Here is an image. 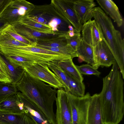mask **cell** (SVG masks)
Instances as JSON below:
<instances>
[{
    "mask_svg": "<svg viewBox=\"0 0 124 124\" xmlns=\"http://www.w3.org/2000/svg\"><path fill=\"white\" fill-rule=\"evenodd\" d=\"M96 5L93 0H73V9L82 24L93 17Z\"/></svg>",
    "mask_w": 124,
    "mask_h": 124,
    "instance_id": "obj_12",
    "label": "cell"
},
{
    "mask_svg": "<svg viewBox=\"0 0 124 124\" xmlns=\"http://www.w3.org/2000/svg\"><path fill=\"white\" fill-rule=\"evenodd\" d=\"M94 61L97 69L100 66L108 67L115 61L114 55L104 39L93 47Z\"/></svg>",
    "mask_w": 124,
    "mask_h": 124,
    "instance_id": "obj_9",
    "label": "cell"
},
{
    "mask_svg": "<svg viewBox=\"0 0 124 124\" xmlns=\"http://www.w3.org/2000/svg\"><path fill=\"white\" fill-rule=\"evenodd\" d=\"M115 61L109 73L103 79L102 90L99 94L104 124H119L124 114V83Z\"/></svg>",
    "mask_w": 124,
    "mask_h": 124,
    "instance_id": "obj_1",
    "label": "cell"
},
{
    "mask_svg": "<svg viewBox=\"0 0 124 124\" xmlns=\"http://www.w3.org/2000/svg\"><path fill=\"white\" fill-rule=\"evenodd\" d=\"M17 90L16 85L0 82V103L10 96L16 93Z\"/></svg>",
    "mask_w": 124,
    "mask_h": 124,
    "instance_id": "obj_29",
    "label": "cell"
},
{
    "mask_svg": "<svg viewBox=\"0 0 124 124\" xmlns=\"http://www.w3.org/2000/svg\"><path fill=\"white\" fill-rule=\"evenodd\" d=\"M56 99V124H72L71 112L66 92L63 88L57 91Z\"/></svg>",
    "mask_w": 124,
    "mask_h": 124,
    "instance_id": "obj_8",
    "label": "cell"
},
{
    "mask_svg": "<svg viewBox=\"0 0 124 124\" xmlns=\"http://www.w3.org/2000/svg\"><path fill=\"white\" fill-rule=\"evenodd\" d=\"M24 68L31 76L47 83L54 88H64L61 80L50 70L47 64L34 62Z\"/></svg>",
    "mask_w": 124,
    "mask_h": 124,
    "instance_id": "obj_7",
    "label": "cell"
},
{
    "mask_svg": "<svg viewBox=\"0 0 124 124\" xmlns=\"http://www.w3.org/2000/svg\"><path fill=\"white\" fill-rule=\"evenodd\" d=\"M81 31L82 39L92 47L97 45L103 38L100 27L94 20L84 23Z\"/></svg>",
    "mask_w": 124,
    "mask_h": 124,
    "instance_id": "obj_10",
    "label": "cell"
},
{
    "mask_svg": "<svg viewBox=\"0 0 124 124\" xmlns=\"http://www.w3.org/2000/svg\"><path fill=\"white\" fill-rule=\"evenodd\" d=\"M27 15L31 19L40 23L47 24V20L41 16L30 14Z\"/></svg>",
    "mask_w": 124,
    "mask_h": 124,
    "instance_id": "obj_36",
    "label": "cell"
},
{
    "mask_svg": "<svg viewBox=\"0 0 124 124\" xmlns=\"http://www.w3.org/2000/svg\"><path fill=\"white\" fill-rule=\"evenodd\" d=\"M12 25L20 35L31 40V39L34 40V42L36 39L41 37L43 35L42 33L31 30L18 23Z\"/></svg>",
    "mask_w": 124,
    "mask_h": 124,
    "instance_id": "obj_26",
    "label": "cell"
},
{
    "mask_svg": "<svg viewBox=\"0 0 124 124\" xmlns=\"http://www.w3.org/2000/svg\"><path fill=\"white\" fill-rule=\"evenodd\" d=\"M10 3L1 13L0 18L6 24L12 25L17 23L22 16L27 15V14L24 9L13 7Z\"/></svg>",
    "mask_w": 124,
    "mask_h": 124,
    "instance_id": "obj_19",
    "label": "cell"
},
{
    "mask_svg": "<svg viewBox=\"0 0 124 124\" xmlns=\"http://www.w3.org/2000/svg\"><path fill=\"white\" fill-rule=\"evenodd\" d=\"M0 124H36L24 111L12 114L0 110Z\"/></svg>",
    "mask_w": 124,
    "mask_h": 124,
    "instance_id": "obj_14",
    "label": "cell"
},
{
    "mask_svg": "<svg viewBox=\"0 0 124 124\" xmlns=\"http://www.w3.org/2000/svg\"><path fill=\"white\" fill-rule=\"evenodd\" d=\"M75 32V31H71L68 30L67 31V33L69 36L70 37H72L74 36Z\"/></svg>",
    "mask_w": 124,
    "mask_h": 124,
    "instance_id": "obj_39",
    "label": "cell"
},
{
    "mask_svg": "<svg viewBox=\"0 0 124 124\" xmlns=\"http://www.w3.org/2000/svg\"><path fill=\"white\" fill-rule=\"evenodd\" d=\"M86 124H104L99 94H95L91 96L88 110Z\"/></svg>",
    "mask_w": 124,
    "mask_h": 124,
    "instance_id": "obj_13",
    "label": "cell"
},
{
    "mask_svg": "<svg viewBox=\"0 0 124 124\" xmlns=\"http://www.w3.org/2000/svg\"><path fill=\"white\" fill-rule=\"evenodd\" d=\"M76 52L79 59L97 69L94 61L92 46L82 39L77 48Z\"/></svg>",
    "mask_w": 124,
    "mask_h": 124,
    "instance_id": "obj_20",
    "label": "cell"
},
{
    "mask_svg": "<svg viewBox=\"0 0 124 124\" xmlns=\"http://www.w3.org/2000/svg\"><path fill=\"white\" fill-rule=\"evenodd\" d=\"M6 24L5 22L0 18V29L2 28Z\"/></svg>",
    "mask_w": 124,
    "mask_h": 124,
    "instance_id": "obj_38",
    "label": "cell"
},
{
    "mask_svg": "<svg viewBox=\"0 0 124 124\" xmlns=\"http://www.w3.org/2000/svg\"><path fill=\"white\" fill-rule=\"evenodd\" d=\"M98 3L105 12L120 27L123 23V20L118 8L114 2L112 0H96Z\"/></svg>",
    "mask_w": 124,
    "mask_h": 124,
    "instance_id": "obj_18",
    "label": "cell"
},
{
    "mask_svg": "<svg viewBox=\"0 0 124 124\" xmlns=\"http://www.w3.org/2000/svg\"><path fill=\"white\" fill-rule=\"evenodd\" d=\"M57 64L65 72L70 76L80 82H83V78L73 63L72 59L59 61H58Z\"/></svg>",
    "mask_w": 124,
    "mask_h": 124,
    "instance_id": "obj_21",
    "label": "cell"
},
{
    "mask_svg": "<svg viewBox=\"0 0 124 124\" xmlns=\"http://www.w3.org/2000/svg\"><path fill=\"white\" fill-rule=\"evenodd\" d=\"M100 27L103 39L115 58L123 78H124V41L112 21L100 7H95L93 17Z\"/></svg>",
    "mask_w": 124,
    "mask_h": 124,
    "instance_id": "obj_3",
    "label": "cell"
},
{
    "mask_svg": "<svg viewBox=\"0 0 124 124\" xmlns=\"http://www.w3.org/2000/svg\"><path fill=\"white\" fill-rule=\"evenodd\" d=\"M65 72L70 89L69 92L71 94L76 96H84L85 94V86L84 83L76 80Z\"/></svg>",
    "mask_w": 124,
    "mask_h": 124,
    "instance_id": "obj_22",
    "label": "cell"
},
{
    "mask_svg": "<svg viewBox=\"0 0 124 124\" xmlns=\"http://www.w3.org/2000/svg\"><path fill=\"white\" fill-rule=\"evenodd\" d=\"M12 0H0V15Z\"/></svg>",
    "mask_w": 124,
    "mask_h": 124,
    "instance_id": "obj_37",
    "label": "cell"
},
{
    "mask_svg": "<svg viewBox=\"0 0 124 124\" xmlns=\"http://www.w3.org/2000/svg\"><path fill=\"white\" fill-rule=\"evenodd\" d=\"M16 86L18 90L35 104L50 124H56L53 110L56 98L55 89L31 76L25 71Z\"/></svg>",
    "mask_w": 124,
    "mask_h": 124,
    "instance_id": "obj_2",
    "label": "cell"
},
{
    "mask_svg": "<svg viewBox=\"0 0 124 124\" xmlns=\"http://www.w3.org/2000/svg\"><path fill=\"white\" fill-rule=\"evenodd\" d=\"M66 38L67 44L70 45L76 51L77 48L82 39L80 33L76 32L74 36L70 37L69 36L67 32Z\"/></svg>",
    "mask_w": 124,
    "mask_h": 124,
    "instance_id": "obj_34",
    "label": "cell"
},
{
    "mask_svg": "<svg viewBox=\"0 0 124 124\" xmlns=\"http://www.w3.org/2000/svg\"><path fill=\"white\" fill-rule=\"evenodd\" d=\"M10 5L13 7L24 10L27 15L34 10L35 7L33 4L25 0H12Z\"/></svg>",
    "mask_w": 124,
    "mask_h": 124,
    "instance_id": "obj_32",
    "label": "cell"
},
{
    "mask_svg": "<svg viewBox=\"0 0 124 124\" xmlns=\"http://www.w3.org/2000/svg\"><path fill=\"white\" fill-rule=\"evenodd\" d=\"M0 46H29L26 44L16 40L1 29H0Z\"/></svg>",
    "mask_w": 124,
    "mask_h": 124,
    "instance_id": "obj_28",
    "label": "cell"
},
{
    "mask_svg": "<svg viewBox=\"0 0 124 124\" xmlns=\"http://www.w3.org/2000/svg\"><path fill=\"white\" fill-rule=\"evenodd\" d=\"M68 27L69 29V30L71 31H75L74 29L71 25H69Z\"/></svg>",
    "mask_w": 124,
    "mask_h": 124,
    "instance_id": "obj_40",
    "label": "cell"
},
{
    "mask_svg": "<svg viewBox=\"0 0 124 124\" xmlns=\"http://www.w3.org/2000/svg\"><path fill=\"white\" fill-rule=\"evenodd\" d=\"M20 101L23 104L25 112L36 124H50L40 110L31 100L21 93L17 92Z\"/></svg>",
    "mask_w": 124,
    "mask_h": 124,
    "instance_id": "obj_11",
    "label": "cell"
},
{
    "mask_svg": "<svg viewBox=\"0 0 124 124\" xmlns=\"http://www.w3.org/2000/svg\"><path fill=\"white\" fill-rule=\"evenodd\" d=\"M109 124V123H107V124Z\"/></svg>",
    "mask_w": 124,
    "mask_h": 124,
    "instance_id": "obj_41",
    "label": "cell"
},
{
    "mask_svg": "<svg viewBox=\"0 0 124 124\" xmlns=\"http://www.w3.org/2000/svg\"><path fill=\"white\" fill-rule=\"evenodd\" d=\"M33 13L32 14H34L37 15H36L37 16L47 15L49 16H53L59 18L55 10L50 4L43 6H35L34 9L30 13Z\"/></svg>",
    "mask_w": 124,
    "mask_h": 124,
    "instance_id": "obj_30",
    "label": "cell"
},
{
    "mask_svg": "<svg viewBox=\"0 0 124 124\" xmlns=\"http://www.w3.org/2000/svg\"><path fill=\"white\" fill-rule=\"evenodd\" d=\"M23 106L16 93L0 103V110L11 113H20L24 111Z\"/></svg>",
    "mask_w": 124,
    "mask_h": 124,
    "instance_id": "obj_16",
    "label": "cell"
},
{
    "mask_svg": "<svg viewBox=\"0 0 124 124\" xmlns=\"http://www.w3.org/2000/svg\"><path fill=\"white\" fill-rule=\"evenodd\" d=\"M73 0H52L50 4L59 18L69 25H71L75 32L80 33L82 24L73 7Z\"/></svg>",
    "mask_w": 124,
    "mask_h": 124,
    "instance_id": "obj_5",
    "label": "cell"
},
{
    "mask_svg": "<svg viewBox=\"0 0 124 124\" xmlns=\"http://www.w3.org/2000/svg\"><path fill=\"white\" fill-rule=\"evenodd\" d=\"M35 46L69 56L72 59L78 57L76 51L68 44L64 46L56 47L43 46L36 44Z\"/></svg>",
    "mask_w": 124,
    "mask_h": 124,
    "instance_id": "obj_27",
    "label": "cell"
},
{
    "mask_svg": "<svg viewBox=\"0 0 124 124\" xmlns=\"http://www.w3.org/2000/svg\"><path fill=\"white\" fill-rule=\"evenodd\" d=\"M70 105L72 124H86L88 108L91 96L88 92L78 96L66 92Z\"/></svg>",
    "mask_w": 124,
    "mask_h": 124,
    "instance_id": "obj_6",
    "label": "cell"
},
{
    "mask_svg": "<svg viewBox=\"0 0 124 124\" xmlns=\"http://www.w3.org/2000/svg\"><path fill=\"white\" fill-rule=\"evenodd\" d=\"M61 22V21L57 18H53L51 20L49 23L48 25L52 28L54 31H58L57 26Z\"/></svg>",
    "mask_w": 124,
    "mask_h": 124,
    "instance_id": "obj_35",
    "label": "cell"
},
{
    "mask_svg": "<svg viewBox=\"0 0 124 124\" xmlns=\"http://www.w3.org/2000/svg\"><path fill=\"white\" fill-rule=\"evenodd\" d=\"M58 61H49L47 62V64L49 68L53 71L61 80L64 86V89L65 91L69 92L70 89L65 72L58 64Z\"/></svg>",
    "mask_w": 124,
    "mask_h": 124,
    "instance_id": "obj_23",
    "label": "cell"
},
{
    "mask_svg": "<svg viewBox=\"0 0 124 124\" xmlns=\"http://www.w3.org/2000/svg\"><path fill=\"white\" fill-rule=\"evenodd\" d=\"M78 71L81 74L94 75L99 76L101 72L97 69L89 64L82 65L80 66L76 65Z\"/></svg>",
    "mask_w": 124,
    "mask_h": 124,
    "instance_id": "obj_33",
    "label": "cell"
},
{
    "mask_svg": "<svg viewBox=\"0 0 124 124\" xmlns=\"http://www.w3.org/2000/svg\"><path fill=\"white\" fill-rule=\"evenodd\" d=\"M4 50L27 58L35 62L47 64L52 61H59L69 59L70 57L36 46H5Z\"/></svg>",
    "mask_w": 124,
    "mask_h": 124,
    "instance_id": "obj_4",
    "label": "cell"
},
{
    "mask_svg": "<svg viewBox=\"0 0 124 124\" xmlns=\"http://www.w3.org/2000/svg\"><path fill=\"white\" fill-rule=\"evenodd\" d=\"M17 23L31 30L42 33L56 35L58 33L53 31L48 24L40 23L31 19L27 15L22 16Z\"/></svg>",
    "mask_w": 124,
    "mask_h": 124,
    "instance_id": "obj_15",
    "label": "cell"
},
{
    "mask_svg": "<svg viewBox=\"0 0 124 124\" xmlns=\"http://www.w3.org/2000/svg\"><path fill=\"white\" fill-rule=\"evenodd\" d=\"M3 58L8 69L12 80L11 84L16 85L21 79L25 71L22 67L14 66L3 54Z\"/></svg>",
    "mask_w": 124,
    "mask_h": 124,
    "instance_id": "obj_24",
    "label": "cell"
},
{
    "mask_svg": "<svg viewBox=\"0 0 124 124\" xmlns=\"http://www.w3.org/2000/svg\"><path fill=\"white\" fill-rule=\"evenodd\" d=\"M58 33L52 37H41L36 39V44L42 46L56 47L63 46L67 44L66 38L67 32Z\"/></svg>",
    "mask_w": 124,
    "mask_h": 124,
    "instance_id": "obj_17",
    "label": "cell"
},
{
    "mask_svg": "<svg viewBox=\"0 0 124 124\" xmlns=\"http://www.w3.org/2000/svg\"><path fill=\"white\" fill-rule=\"evenodd\" d=\"M1 29L16 40L26 44L29 46H34L36 45V43L35 42L24 37L18 33L12 25L6 24Z\"/></svg>",
    "mask_w": 124,
    "mask_h": 124,
    "instance_id": "obj_25",
    "label": "cell"
},
{
    "mask_svg": "<svg viewBox=\"0 0 124 124\" xmlns=\"http://www.w3.org/2000/svg\"><path fill=\"white\" fill-rule=\"evenodd\" d=\"M12 80L8 69L0 51V82L11 84Z\"/></svg>",
    "mask_w": 124,
    "mask_h": 124,
    "instance_id": "obj_31",
    "label": "cell"
}]
</instances>
